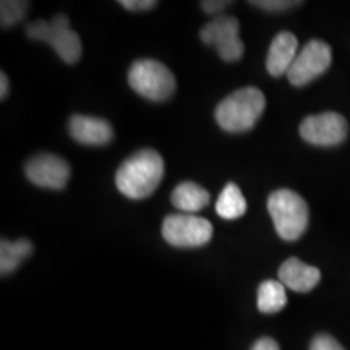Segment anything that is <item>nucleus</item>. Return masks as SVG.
<instances>
[{
    "label": "nucleus",
    "instance_id": "nucleus-9",
    "mask_svg": "<svg viewBox=\"0 0 350 350\" xmlns=\"http://www.w3.org/2000/svg\"><path fill=\"white\" fill-rule=\"evenodd\" d=\"M347 120L338 112L310 116L300 124V137L314 146H338L347 138Z\"/></svg>",
    "mask_w": 350,
    "mask_h": 350
},
{
    "label": "nucleus",
    "instance_id": "nucleus-16",
    "mask_svg": "<svg viewBox=\"0 0 350 350\" xmlns=\"http://www.w3.org/2000/svg\"><path fill=\"white\" fill-rule=\"evenodd\" d=\"M287 294L281 281H265L258 287L256 305L261 313H278L286 306Z\"/></svg>",
    "mask_w": 350,
    "mask_h": 350
},
{
    "label": "nucleus",
    "instance_id": "nucleus-21",
    "mask_svg": "<svg viewBox=\"0 0 350 350\" xmlns=\"http://www.w3.org/2000/svg\"><path fill=\"white\" fill-rule=\"evenodd\" d=\"M119 3L129 12H146L157 5L156 0H120Z\"/></svg>",
    "mask_w": 350,
    "mask_h": 350
},
{
    "label": "nucleus",
    "instance_id": "nucleus-19",
    "mask_svg": "<svg viewBox=\"0 0 350 350\" xmlns=\"http://www.w3.org/2000/svg\"><path fill=\"white\" fill-rule=\"evenodd\" d=\"M253 7L262 8V10L268 12H282L288 10L292 7L301 5V2H292V0H253V2H248Z\"/></svg>",
    "mask_w": 350,
    "mask_h": 350
},
{
    "label": "nucleus",
    "instance_id": "nucleus-4",
    "mask_svg": "<svg viewBox=\"0 0 350 350\" xmlns=\"http://www.w3.org/2000/svg\"><path fill=\"white\" fill-rule=\"evenodd\" d=\"M26 34L34 41L47 42L65 64H77L81 57V39L70 28L65 15H55L51 21L36 20L26 26Z\"/></svg>",
    "mask_w": 350,
    "mask_h": 350
},
{
    "label": "nucleus",
    "instance_id": "nucleus-13",
    "mask_svg": "<svg viewBox=\"0 0 350 350\" xmlns=\"http://www.w3.org/2000/svg\"><path fill=\"white\" fill-rule=\"evenodd\" d=\"M297 47L299 41L292 33L281 31L275 34L269 46L268 59H266V68H268L271 77H281L291 70L292 64L297 59Z\"/></svg>",
    "mask_w": 350,
    "mask_h": 350
},
{
    "label": "nucleus",
    "instance_id": "nucleus-6",
    "mask_svg": "<svg viewBox=\"0 0 350 350\" xmlns=\"http://www.w3.org/2000/svg\"><path fill=\"white\" fill-rule=\"evenodd\" d=\"M163 237L172 247L195 248L206 245L213 237V226L208 219L195 214H169L163 222Z\"/></svg>",
    "mask_w": 350,
    "mask_h": 350
},
{
    "label": "nucleus",
    "instance_id": "nucleus-11",
    "mask_svg": "<svg viewBox=\"0 0 350 350\" xmlns=\"http://www.w3.org/2000/svg\"><path fill=\"white\" fill-rule=\"evenodd\" d=\"M70 137L86 146H106L113 139V130L107 120L90 116H73L68 120Z\"/></svg>",
    "mask_w": 350,
    "mask_h": 350
},
{
    "label": "nucleus",
    "instance_id": "nucleus-12",
    "mask_svg": "<svg viewBox=\"0 0 350 350\" xmlns=\"http://www.w3.org/2000/svg\"><path fill=\"white\" fill-rule=\"evenodd\" d=\"M278 274L279 281L284 284V287L292 288V291L300 292V294L312 291L318 286L319 279H321V273H319L318 268L306 265L299 258H288L287 261H284Z\"/></svg>",
    "mask_w": 350,
    "mask_h": 350
},
{
    "label": "nucleus",
    "instance_id": "nucleus-2",
    "mask_svg": "<svg viewBox=\"0 0 350 350\" xmlns=\"http://www.w3.org/2000/svg\"><path fill=\"white\" fill-rule=\"evenodd\" d=\"M266 109V98L258 88L247 86L235 91L217 104L216 120L229 133H242L255 126Z\"/></svg>",
    "mask_w": 350,
    "mask_h": 350
},
{
    "label": "nucleus",
    "instance_id": "nucleus-23",
    "mask_svg": "<svg viewBox=\"0 0 350 350\" xmlns=\"http://www.w3.org/2000/svg\"><path fill=\"white\" fill-rule=\"evenodd\" d=\"M250 350H281V349H279V344L275 342L274 339L261 338L252 345Z\"/></svg>",
    "mask_w": 350,
    "mask_h": 350
},
{
    "label": "nucleus",
    "instance_id": "nucleus-3",
    "mask_svg": "<svg viewBox=\"0 0 350 350\" xmlns=\"http://www.w3.org/2000/svg\"><path fill=\"white\" fill-rule=\"evenodd\" d=\"M268 211L273 217L275 232L282 240L295 242L308 226V204L295 191L281 188L269 195Z\"/></svg>",
    "mask_w": 350,
    "mask_h": 350
},
{
    "label": "nucleus",
    "instance_id": "nucleus-10",
    "mask_svg": "<svg viewBox=\"0 0 350 350\" xmlns=\"http://www.w3.org/2000/svg\"><path fill=\"white\" fill-rule=\"evenodd\" d=\"M28 180L34 185L51 190H62L70 180V165L62 157L55 154H38L25 165Z\"/></svg>",
    "mask_w": 350,
    "mask_h": 350
},
{
    "label": "nucleus",
    "instance_id": "nucleus-15",
    "mask_svg": "<svg viewBox=\"0 0 350 350\" xmlns=\"http://www.w3.org/2000/svg\"><path fill=\"white\" fill-rule=\"evenodd\" d=\"M33 243L28 239H20L16 242L2 239L0 242V273L2 275L12 274L25 258L33 253Z\"/></svg>",
    "mask_w": 350,
    "mask_h": 350
},
{
    "label": "nucleus",
    "instance_id": "nucleus-14",
    "mask_svg": "<svg viewBox=\"0 0 350 350\" xmlns=\"http://www.w3.org/2000/svg\"><path fill=\"white\" fill-rule=\"evenodd\" d=\"M170 201L178 211L193 214L208 206L209 201H211V195L203 187L196 185L193 182H183L174 188Z\"/></svg>",
    "mask_w": 350,
    "mask_h": 350
},
{
    "label": "nucleus",
    "instance_id": "nucleus-18",
    "mask_svg": "<svg viewBox=\"0 0 350 350\" xmlns=\"http://www.w3.org/2000/svg\"><path fill=\"white\" fill-rule=\"evenodd\" d=\"M29 3L23 0H2L0 3V25L2 28H10V26L20 23L28 12Z\"/></svg>",
    "mask_w": 350,
    "mask_h": 350
},
{
    "label": "nucleus",
    "instance_id": "nucleus-20",
    "mask_svg": "<svg viewBox=\"0 0 350 350\" xmlns=\"http://www.w3.org/2000/svg\"><path fill=\"white\" fill-rule=\"evenodd\" d=\"M310 350H345L338 340L329 334H318L310 344Z\"/></svg>",
    "mask_w": 350,
    "mask_h": 350
},
{
    "label": "nucleus",
    "instance_id": "nucleus-24",
    "mask_svg": "<svg viewBox=\"0 0 350 350\" xmlns=\"http://www.w3.org/2000/svg\"><path fill=\"white\" fill-rule=\"evenodd\" d=\"M8 94V78L5 73H0V99H5Z\"/></svg>",
    "mask_w": 350,
    "mask_h": 350
},
{
    "label": "nucleus",
    "instance_id": "nucleus-22",
    "mask_svg": "<svg viewBox=\"0 0 350 350\" xmlns=\"http://www.w3.org/2000/svg\"><path fill=\"white\" fill-rule=\"evenodd\" d=\"M200 5L204 12L209 13V15H214V13H219L226 10L227 7H230L232 2H226V0H203Z\"/></svg>",
    "mask_w": 350,
    "mask_h": 350
},
{
    "label": "nucleus",
    "instance_id": "nucleus-8",
    "mask_svg": "<svg viewBox=\"0 0 350 350\" xmlns=\"http://www.w3.org/2000/svg\"><path fill=\"white\" fill-rule=\"evenodd\" d=\"M332 51L326 42L313 39L310 41L287 72L288 81L294 86H305L331 67Z\"/></svg>",
    "mask_w": 350,
    "mask_h": 350
},
{
    "label": "nucleus",
    "instance_id": "nucleus-17",
    "mask_svg": "<svg viewBox=\"0 0 350 350\" xmlns=\"http://www.w3.org/2000/svg\"><path fill=\"white\" fill-rule=\"evenodd\" d=\"M247 211V201L235 183H227L216 201V213L222 219H239Z\"/></svg>",
    "mask_w": 350,
    "mask_h": 350
},
{
    "label": "nucleus",
    "instance_id": "nucleus-7",
    "mask_svg": "<svg viewBox=\"0 0 350 350\" xmlns=\"http://www.w3.org/2000/svg\"><path fill=\"white\" fill-rule=\"evenodd\" d=\"M240 25L234 16H217L200 31L201 41L216 47L224 62H237L243 57L245 46L239 36Z\"/></svg>",
    "mask_w": 350,
    "mask_h": 350
},
{
    "label": "nucleus",
    "instance_id": "nucleus-5",
    "mask_svg": "<svg viewBox=\"0 0 350 350\" xmlns=\"http://www.w3.org/2000/svg\"><path fill=\"white\" fill-rule=\"evenodd\" d=\"M129 83L135 93L154 103L169 99L177 88L172 72L154 59L133 62L129 70Z\"/></svg>",
    "mask_w": 350,
    "mask_h": 350
},
{
    "label": "nucleus",
    "instance_id": "nucleus-1",
    "mask_svg": "<svg viewBox=\"0 0 350 350\" xmlns=\"http://www.w3.org/2000/svg\"><path fill=\"white\" fill-rule=\"evenodd\" d=\"M164 177V161L154 150H142L125 159L116 174V185L130 200L151 196Z\"/></svg>",
    "mask_w": 350,
    "mask_h": 350
}]
</instances>
